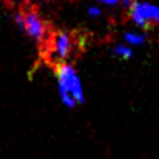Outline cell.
I'll use <instances>...</instances> for the list:
<instances>
[{"mask_svg": "<svg viewBox=\"0 0 159 159\" xmlns=\"http://www.w3.org/2000/svg\"><path fill=\"white\" fill-rule=\"evenodd\" d=\"M101 13H102L101 8H98L96 6H90L88 8V16L90 19H98L99 16H101Z\"/></svg>", "mask_w": 159, "mask_h": 159, "instance_id": "cell-7", "label": "cell"}, {"mask_svg": "<svg viewBox=\"0 0 159 159\" xmlns=\"http://www.w3.org/2000/svg\"><path fill=\"white\" fill-rule=\"evenodd\" d=\"M119 3H121L126 9H129L131 6V3H133V0H119Z\"/></svg>", "mask_w": 159, "mask_h": 159, "instance_id": "cell-9", "label": "cell"}, {"mask_svg": "<svg viewBox=\"0 0 159 159\" xmlns=\"http://www.w3.org/2000/svg\"><path fill=\"white\" fill-rule=\"evenodd\" d=\"M57 82V93L62 106L73 110L77 106L85 103V92H84L82 80L77 69L70 62H65L54 66Z\"/></svg>", "mask_w": 159, "mask_h": 159, "instance_id": "cell-1", "label": "cell"}, {"mask_svg": "<svg viewBox=\"0 0 159 159\" xmlns=\"http://www.w3.org/2000/svg\"><path fill=\"white\" fill-rule=\"evenodd\" d=\"M15 23L36 44H44L48 39V28L36 8L19 11L15 15Z\"/></svg>", "mask_w": 159, "mask_h": 159, "instance_id": "cell-3", "label": "cell"}, {"mask_svg": "<svg viewBox=\"0 0 159 159\" xmlns=\"http://www.w3.org/2000/svg\"><path fill=\"white\" fill-rule=\"evenodd\" d=\"M122 43L133 47H142L147 43V34L145 32H125L122 36Z\"/></svg>", "mask_w": 159, "mask_h": 159, "instance_id": "cell-5", "label": "cell"}, {"mask_svg": "<svg viewBox=\"0 0 159 159\" xmlns=\"http://www.w3.org/2000/svg\"><path fill=\"white\" fill-rule=\"evenodd\" d=\"M111 53L119 60H123V61H129L131 60L134 56V51L130 45H127L125 43H118L111 48Z\"/></svg>", "mask_w": 159, "mask_h": 159, "instance_id": "cell-6", "label": "cell"}, {"mask_svg": "<svg viewBox=\"0 0 159 159\" xmlns=\"http://www.w3.org/2000/svg\"><path fill=\"white\" fill-rule=\"evenodd\" d=\"M98 2L105 4V6H116V4L119 3V0H98Z\"/></svg>", "mask_w": 159, "mask_h": 159, "instance_id": "cell-8", "label": "cell"}, {"mask_svg": "<svg viewBox=\"0 0 159 159\" xmlns=\"http://www.w3.org/2000/svg\"><path fill=\"white\" fill-rule=\"evenodd\" d=\"M45 44V53L48 61L52 65L57 66L61 64L69 62V58L73 56L76 48V40L70 33L65 31H57L48 36Z\"/></svg>", "mask_w": 159, "mask_h": 159, "instance_id": "cell-2", "label": "cell"}, {"mask_svg": "<svg viewBox=\"0 0 159 159\" xmlns=\"http://www.w3.org/2000/svg\"><path fill=\"white\" fill-rule=\"evenodd\" d=\"M127 11L130 20L143 31H147L152 24H159V6L155 4L133 0Z\"/></svg>", "mask_w": 159, "mask_h": 159, "instance_id": "cell-4", "label": "cell"}]
</instances>
